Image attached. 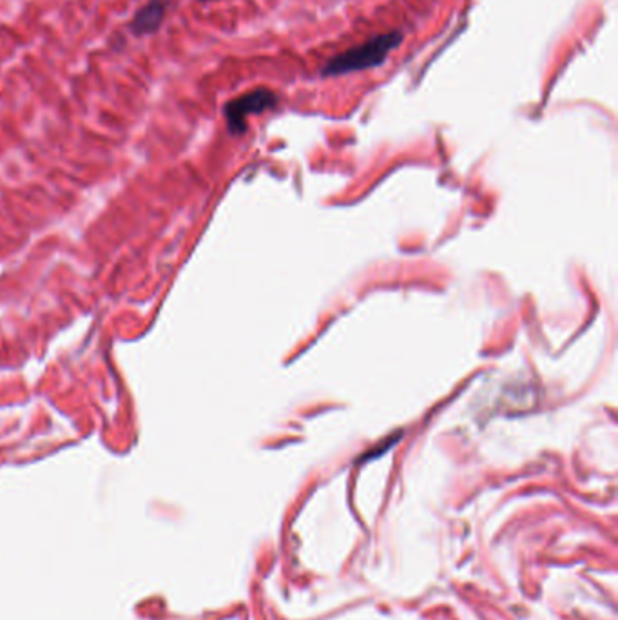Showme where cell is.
I'll list each match as a JSON object with an SVG mask.
<instances>
[{"label": "cell", "instance_id": "1", "mask_svg": "<svg viewBox=\"0 0 618 620\" xmlns=\"http://www.w3.org/2000/svg\"><path fill=\"white\" fill-rule=\"evenodd\" d=\"M401 40H403V33H399V31H390V33L372 37L365 44L354 46L348 51L339 53L334 59H330L321 68V75L323 77H341V75H348L354 71L377 68L401 44Z\"/></svg>", "mask_w": 618, "mask_h": 620}, {"label": "cell", "instance_id": "4", "mask_svg": "<svg viewBox=\"0 0 618 620\" xmlns=\"http://www.w3.org/2000/svg\"><path fill=\"white\" fill-rule=\"evenodd\" d=\"M203 2H209V0H203Z\"/></svg>", "mask_w": 618, "mask_h": 620}, {"label": "cell", "instance_id": "3", "mask_svg": "<svg viewBox=\"0 0 618 620\" xmlns=\"http://www.w3.org/2000/svg\"><path fill=\"white\" fill-rule=\"evenodd\" d=\"M167 4L165 0H149L140 10L136 11L131 20V31L136 37H149L155 35L162 28L165 20Z\"/></svg>", "mask_w": 618, "mask_h": 620}, {"label": "cell", "instance_id": "2", "mask_svg": "<svg viewBox=\"0 0 618 620\" xmlns=\"http://www.w3.org/2000/svg\"><path fill=\"white\" fill-rule=\"evenodd\" d=\"M278 104V95L267 88H258L245 93L242 97L234 98L225 106V118L229 129L234 135H240L245 131V122L251 115H260L267 109H272Z\"/></svg>", "mask_w": 618, "mask_h": 620}]
</instances>
